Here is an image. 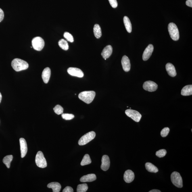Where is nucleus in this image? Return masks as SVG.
Masks as SVG:
<instances>
[{"label":"nucleus","mask_w":192,"mask_h":192,"mask_svg":"<svg viewBox=\"0 0 192 192\" xmlns=\"http://www.w3.org/2000/svg\"><path fill=\"white\" fill-rule=\"evenodd\" d=\"M11 65L13 69L16 72L26 70L28 67V64L26 61L19 58L13 59Z\"/></svg>","instance_id":"f257e3e1"},{"label":"nucleus","mask_w":192,"mask_h":192,"mask_svg":"<svg viewBox=\"0 0 192 192\" xmlns=\"http://www.w3.org/2000/svg\"><path fill=\"white\" fill-rule=\"evenodd\" d=\"M95 95L96 93L94 91H84L79 94L78 98L80 100L84 101V103L89 104L94 100Z\"/></svg>","instance_id":"f03ea898"},{"label":"nucleus","mask_w":192,"mask_h":192,"mask_svg":"<svg viewBox=\"0 0 192 192\" xmlns=\"http://www.w3.org/2000/svg\"><path fill=\"white\" fill-rule=\"evenodd\" d=\"M168 30L170 37L174 41H178L179 38V33L177 26L174 23L169 24Z\"/></svg>","instance_id":"7ed1b4c3"},{"label":"nucleus","mask_w":192,"mask_h":192,"mask_svg":"<svg viewBox=\"0 0 192 192\" xmlns=\"http://www.w3.org/2000/svg\"><path fill=\"white\" fill-rule=\"evenodd\" d=\"M171 180L173 184L178 188H182L183 187L182 180V176L179 173L174 172L171 175Z\"/></svg>","instance_id":"20e7f679"},{"label":"nucleus","mask_w":192,"mask_h":192,"mask_svg":"<svg viewBox=\"0 0 192 192\" xmlns=\"http://www.w3.org/2000/svg\"><path fill=\"white\" fill-rule=\"evenodd\" d=\"M95 136L96 134L94 132H88L82 136L78 141V144L80 146L85 145L94 139Z\"/></svg>","instance_id":"39448f33"},{"label":"nucleus","mask_w":192,"mask_h":192,"mask_svg":"<svg viewBox=\"0 0 192 192\" xmlns=\"http://www.w3.org/2000/svg\"><path fill=\"white\" fill-rule=\"evenodd\" d=\"M35 162L37 166L40 168H45L47 166V163L43 152L38 151L36 154Z\"/></svg>","instance_id":"423d86ee"},{"label":"nucleus","mask_w":192,"mask_h":192,"mask_svg":"<svg viewBox=\"0 0 192 192\" xmlns=\"http://www.w3.org/2000/svg\"><path fill=\"white\" fill-rule=\"evenodd\" d=\"M32 44L34 49L36 51H40L45 46V42L41 38L36 37L32 40Z\"/></svg>","instance_id":"0eeeda50"},{"label":"nucleus","mask_w":192,"mask_h":192,"mask_svg":"<svg viewBox=\"0 0 192 192\" xmlns=\"http://www.w3.org/2000/svg\"><path fill=\"white\" fill-rule=\"evenodd\" d=\"M125 114L128 117L131 118L132 120L136 122H139L142 118V115L138 111L128 109L125 111Z\"/></svg>","instance_id":"6e6552de"},{"label":"nucleus","mask_w":192,"mask_h":192,"mask_svg":"<svg viewBox=\"0 0 192 192\" xmlns=\"http://www.w3.org/2000/svg\"><path fill=\"white\" fill-rule=\"evenodd\" d=\"M143 88L146 91L153 92L156 91L158 88V85L154 82L147 81L144 82Z\"/></svg>","instance_id":"1a4fd4ad"},{"label":"nucleus","mask_w":192,"mask_h":192,"mask_svg":"<svg viewBox=\"0 0 192 192\" xmlns=\"http://www.w3.org/2000/svg\"><path fill=\"white\" fill-rule=\"evenodd\" d=\"M67 72L70 75L78 77L79 78L83 77L84 73L80 69L74 67H70L67 70Z\"/></svg>","instance_id":"9d476101"},{"label":"nucleus","mask_w":192,"mask_h":192,"mask_svg":"<svg viewBox=\"0 0 192 192\" xmlns=\"http://www.w3.org/2000/svg\"><path fill=\"white\" fill-rule=\"evenodd\" d=\"M110 160L108 156L104 155L101 159V168L104 171L109 170L110 166Z\"/></svg>","instance_id":"9b49d317"},{"label":"nucleus","mask_w":192,"mask_h":192,"mask_svg":"<svg viewBox=\"0 0 192 192\" xmlns=\"http://www.w3.org/2000/svg\"><path fill=\"white\" fill-rule=\"evenodd\" d=\"M20 141L21 157L23 158L26 156L28 152V147L26 140L24 138H20Z\"/></svg>","instance_id":"f8f14e48"},{"label":"nucleus","mask_w":192,"mask_h":192,"mask_svg":"<svg viewBox=\"0 0 192 192\" xmlns=\"http://www.w3.org/2000/svg\"><path fill=\"white\" fill-rule=\"evenodd\" d=\"M153 50L154 47L152 45L150 44L148 46L143 53L142 58L143 61L148 60L152 54Z\"/></svg>","instance_id":"ddd939ff"},{"label":"nucleus","mask_w":192,"mask_h":192,"mask_svg":"<svg viewBox=\"0 0 192 192\" xmlns=\"http://www.w3.org/2000/svg\"><path fill=\"white\" fill-rule=\"evenodd\" d=\"M122 64L123 69L125 72L129 71L130 68V59L128 57L125 55L122 57Z\"/></svg>","instance_id":"4468645a"},{"label":"nucleus","mask_w":192,"mask_h":192,"mask_svg":"<svg viewBox=\"0 0 192 192\" xmlns=\"http://www.w3.org/2000/svg\"><path fill=\"white\" fill-rule=\"evenodd\" d=\"M124 181L127 183H130L134 179V173L131 170H127L124 174Z\"/></svg>","instance_id":"2eb2a0df"},{"label":"nucleus","mask_w":192,"mask_h":192,"mask_svg":"<svg viewBox=\"0 0 192 192\" xmlns=\"http://www.w3.org/2000/svg\"><path fill=\"white\" fill-rule=\"evenodd\" d=\"M112 53V47L111 46L109 45L106 46L102 52L101 55L105 60L109 58Z\"/></svg>","instance_id":"dca6fc26"},{"label":"nucleus","mask_w":192,"mask_h":192,"mask_svg":"<svg viewBox=\"0 0 192 192\" xmlns=\"http://www.w3.org/2000/svg\"><path fill=\"white\" fill-rule=\"evenodd\" d=\"M51 74L50 69L49 67H46L44 69L42 73V77L43 81L45 83L47 84L49 82Z\"/></svg>","instance_id":"f3484780"},{"label":"nucleus","mask_w":192,"mask_h":192,"mask_svg":"<svg viewBox=\"0 0 192 192\" xmlns=\"http://www.w3.org/2000/svg\"><path fill=\"white\" fill-rule=\"evenodd\" d=\"M166 70L168 74L170 76L174 77L176 75V72L174 66L171 63H167L166 65Z\"/></svg>","instance_id":"a211bd4d"},{"label":"nucleus","mask_w":192,"mask_h":192,"mask_svg":"<svg viewBox=\"0 0 192 192\" xmlns=\"http://www.w3.org/2000/svg\"><path fill=\"white\" fill-rule=\"evenodd\" d=\"M97 179V177L95 174H91L82 176L80 178V181L82 182H90L95 181Z\"/></svg>","instance_id":"6ab92c4d"},{"label":"nucleus","mask_w":192,"mask_h":192,"mask_svg":"<svg viewBox=\"0 0 192 192\" xmlns=\"http://www.w3.org/2000/svg\"><path fill=\"white\" fill-rule=\"evenodd\" d=\"M48 188H51L53 192H60L61 189V184L58 182H52L48 184Z\"/></svg>","instance_id":"aec40b11"},{"label":"nucleus","mask_w":192,"mask_h":192,"mask_svg":"<svg viewBox=\"0 0 192 192\" xmlns=\"http://www.w3.org/2000/svg\"><path fill=\"white\" fill-rule=\"evenodd\" d=\"M181 94L183 96H189L192 94V85L186 86L182 88Z\"/></svg>","instance_id":"412c9836"},{"label":"nucleus","mask_w":192,"mask_h":192,"mask_svg":"<svg viewBox=\"0 0 192 192\" xmlns=\"http://www.w3.org/2000/svg\"><path fill=\"white\" fill-rule=\"evenodd\" d=\"M145 167L148 171L154 173H157L158 172V168L152 163L147 162L146 163Z\"/></svg>","instance_id":"4be33fe9"},{"label":"nucleus","mask_w":192,"mask_h":192,"mask_svg":"<svg viewBox=\"0 0 192 192\" xmlns=\"http://www.w3.org/2000/svg\"><path fill=\"white\" fill-rule=\"evenodd\" d=\"M124 22L127 31L128 33H130L132 32V25L129 19L128 16L124 17Z\"/></svg>","instance_id":"5701e85b"},{"label":"nucleus","mask_w":192,"mask_h":192,"mask_svg":"<svg viewBox=\"0 0 192 192\" xmlns=\"http://www.w3.org/2000/svg\"><path fill=\"white\" fill-rule=\"evenodd\" d=\"M94 34L97 38H100L102 36L101 28L99 25L96 24L94 25L93 28Z\"/></svg>","instance_id":"b1692460"},{"label":"nucleus","mask_w":192,"mask_h":192,"mask_svg":"<svg viewBox=\"0 0 192 192\" xmlns=\"http://www.w3.org/2000/svg\"><path fill=\"white\" fill-rule=\"evenodd\" d=\"M13 159L12 155H8L5 156L3 159V163L6 165L7 168H9L10 166V163Z\"/></svg>","instance_id":"393cba45"},{"label":"nucleus","mask_w":192,"mask_h":192,"mask_svg":"<svg viewBox=\"0 0 192 192\" xmlns=\"http://www.w3.org/2000/svg\"><path fill=\"white\" fill-rule=\"evenodd\" d=\"M91 159L89 155L86 154L83 157L80 164L82 166H84L91 164Z\"/></svg>","instance_id":"a878e982"},{"label":"nucleus","mask_w":192,"mask_h":192,"mask_svg":"<svg viewBox=\"0 0 192 192\" xmlns=\"http://www.w3.org/2000/svg\"><path fill=\"white\" fill-rule=\"evenodd\" d=\"M58 45L61 49L64 50H67L69 49V46L68 43L63 39H62L59 40L58 42Z\"/></svg>","instance_id":"bb28decb"},{"label":"nucleus","mask_w":192,"mask_h":192,"mask_svg":"<svg viewBox=\"0 0 192 192\" xmlns=\"http://www.w3.org/2000/svg\"><path fill=\"white\" fill-rule=\"evenodd\" d=\"M87 184L86 183L80 184L77 186L76 191L77 192H86L88 189Z\"/></svg>","instance_id":"cd10ccee"},{"label":"nucleus","mask_w":192,"mask_h":192,"mask_svg":"<svg viewBox=\"0 0 192 192\" xmlns=\"http://www.w3.org/2000/svg\"><path fill=\"white\" fill-rule=\"evenodd\" d=\"M53 110L54 111L56 114L57 115H60L62 114L63 112V107L60 105H57L55 107L53 108Z\"/></svg>","instance_id":"c85d7f7f"},{"label":"nucleus","mask_w":192,"mask_h":192,"mask_svg":"<svg viewBox=\"0 0 192 192\" xmlns=\"http://www.w3.org/2000/svg\"><path fill=\"white\" fill-rule=\"evenodd\" d=\"M64 37L67 41L73 43L74 41V38L71 34L68 32H65L64 34Z\"/></svg>","instance_id":"c756f323"},{"label":"nucleus","mask_w":192,"mask_h":192,"mask_svg":"<svg viewBox=\"0 0 192 192\" xmlns=\"http://www.w3.org/2000/svg\"><path fill=\"white\" fill-rule=\"evenodd\" d=\"M166 149H162L159 150L156 152V156L159 158H162L164 157L166 154Z\"/></svg>","instance_id":"7c9ffc66"},{"label":"nucleus","mask_w":192,"mask_h":192,"mask_svg":"<svg viewBox=\"0 0 192 192\" xmlns=\"http://www.w3.org/2000/svg\"><path fill=\"white\" fill-rule=\"evenodd\" d=\"M62 117L63 119L66 120H71L74 118V115L72 114H62Z\"/></svg>","instance_id":"2f4dec72"},{"label":"nucleus","mask_w":192,"mask_h":192,"mask_svg":"<svg viewBox=\"0 0 192 192\" xmlns=\"http://www.w3.org/2000/svg\"><path fill=\"white\" fill-rule=\"evenodd\" d=\"M170 129L168 128H165L161 130L160 132L161 136L163 137H166L168 135Z\"/></svg>","instance_id":"473e14b6"},{"label":"nucleus","mask_w":192,"mask_h":192,"mask_svg":"<svg viewBox=\"0 0 192 192\" xmlns=\"http://www.w3.org/2000/svg\"><path fill=\"white\" fill-rule=\"evenodd\" d=\"M110 4L113 8H116L118 7V4L117 0H109Z\"/></svg>","instance_id":"72a5a7b5"},{"label":"nucleus","mask_w":192,"mask_h":192,"mask_svg":"<svg viewBox=\"0 0 192 192\" xmlns=\"http://www.w3.org/2000/svg\"><path fill=\"white\" fill-rule=\"evenodd\" d=\"M63 192H74L73 188L70 187H67L63 190Z\"/></svg>","instance_id":"f704fd0d"},{"label":"nucleus","mask_w":192,"mask_h":192,"mask_svg":"<svg viewBox=\"0 0 192 192\" xmlns=\"http://www.w3.org/2000/svg\"><path fill=\"white\" fill-rule=\"evenodd\" d=\"M4 18V13L1 8H0V22H1Z\"/></svg>","instance_id":"c9c22d12"},{"label":"nucleus","mask_w":192,"mask_h":192,"mask_svg":"<svg viewBox=\"0 0 192 192\" xmlns=\"http://www.w3.org/2000/svg\"><path fill=\"white\" fill-rule=\"evenodd\" d=\"M186 4L188 6L192 7V0H187L186 2Z\"/></svg>","instance_id":"e433bc0d"},{"label":"nucleus","mask_w":192,"mask_h":192,"mask_svg":"<svg viewBox=\"0 0 192 192\" xmlns=\"http://www.w3.org/2000/svg\"><path fill=\"white\" fill-rule=\"evenodd\" d=\"M149 192H161V191L158 190L154 189L149 191Z\"/></svg>","instance_id":"4c0bfd02"},{"label":"nucleus","mask_w":192,"mask_h":192,"mask_svg":"<svg viewBox=\"0 0 192 192\" xmlns=\"http://www.w3.org/2000/svg\"><path fill=\"white\" fill-rule=\"evenodd\" d=\"M2 99V95L1 93H0V103H1V102Z\"/></svg>","instance_id":"58836bf2"}]
</instances>
